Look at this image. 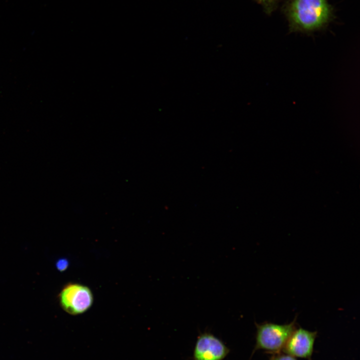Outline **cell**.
I'll list each match as a JSON object with an SVG mask.
<instances>
[{"instance_id":"6da1fadb","label":"cell","mask_w":360,"mask_h":360,"mask_svg":"<svg viewBox=\"0 0 360 360\" xmlns=\"http://www.w3.org/2000/svg\"><path fill=\"white\" fill-rule=\"evenodd\" d=\"M286 13L292 31L310 32L323 28L332 16L328 0H291Z\"/></svg>"},{"instance_id":"7a4b0ae2","label":"cell","mask_w":360,"mask_h":360,"mask_svg":"<svg viewBox=\"0 0 360 360\" xmlns=\"http://www.w3.org/2000/svg\"><path fill=\"white\" fill-rule=\"evenodd\" d=\"M295 322L294 320L284 324L272 322L256 324V342L254 352L262 350L274 354L280 352L296 328Z\"/></svg>"},{"instance_id":"3957f363","label":"cell","mask_w":360,"mask_h":360,"mask_svg":"<svg viewBox=\"0 0 360 360\" xmlns=\"http://www.w3.org/2000/svg\"><path fill=\"white\" fill-rule=\"evenodd\" d=\"M59 296L62 308L72 315L86 312L92 306L94 302L93 294L90 288L76 283L66 286Z\"/></svg>"},{"instance_id":"277c9868","label":"cell","mask_w":360,"mask_h":360,"mask_svg":"<svg viewBox=\"0 0 360 360\" xmlns=\"http://www.w3.org/2000/svg\"><path fill=\"white\" fill-rule=\"evenodd\" d=\"M316 335V332L309 331L302 328H296L282 351L294 357L311 360Z\"/></svg>"},{"instance_id":"5b68a950","label":"cell","mask_w":360,"mask_h":360,"mask_svg":"<svg viewBox=\"0 0 360 360\" xmlns=\"http://www.w3.org/2000/svg\"><path fill=\"white\" fill-rule=\"evenodd\" d=\"M229 350L219 338L210 333L200 334L196 342L194 360H222Z\"/></svg>"},{"instance_id":"8992f818","label":"cell","mask_w":360,"mask_h":360,"mask_svg":"<svg viewBox=\"0 0 360 360\" xmlns=\"http://www.w3.org/2000/svg\"><path fill=\"white\" fill-rule=\"evenodd\" d=\"M270 360H296L295 357L290 354H281L280 352L274 354Z\"/></svg>"},{"instance_id":"52a82bcc","label":"cell","mask_w":360,"mask_h":360,"mask_svg":"<svg viewBox=\"0 0 360 360\" xmlns=\"http://www.w3.org/2000/svg\"><path fill=\"white\" fill-rule=\"evenodd\" d=\"M68 266V260L62 258L58 260L56 263V268L60 272L66 270Z\"/></svg>"},{"instance_id":"ba28073f","label":"cell","mask_w":360,"mask_h":360,"mask_svg":"<svg viewBox=\"0 0 360 360\" xmlns=\"http://www.w3.org/2000/svg\"><path fill=\"white\" fill-rule=\"evenodd\" d=\"M266 6V9L271 10L277 0H259Z\"/></svg>"}]
</instances>
